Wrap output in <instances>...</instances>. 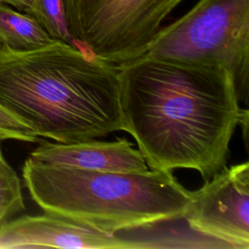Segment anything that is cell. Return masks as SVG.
Returning a JSON list of instances; mask_svg holds the SVG:
<instances>
[{"instance_id": "obj_1", "label": "cell", "mask_w": 249, "mask_h": 249, "mask_svg": "<svg viewBox=\"0 0 249 249\" xmlns=\"http://www.w3.org/2000/svg\"><path fill=\"white\" fill-rule=\"evenodd\" d=\"M118 66L124 131L149 168H191L205 181L226 166L240 109L228 69L145 54Z\"/></svg>"}, {"instance_id": "obj_2", "label": "cell", "mask_w": 249, "mask_h": 249, "mask_svg": "<svg viewBox=\"0 0 249 249\" xmlns=\"http://www.w3.org/2000/svg\"><path fill=\"white\" fill-rule=\"evenodd\" d=\"M0 105L56 142L124 130L119 66L60 41L31 51L0 46Z\"/></svg>"}, {"instance_id": "obj_3", "label": "cell", "mask_w": 249, "mask_h": 249, "mask_svg": "<svg viewBox=\"0 0 249 249\" xmlns=\"http://www.w3.org/2000/svg\"><path fill=\"white\" fill-rule=\"evenodd\" d=\"M22 178L44 212L110 234L183 219L192 197V192L165 170L95 171L28 157Z\"/></svg>"}, {"instance_id": "obj_4", "label": "cell", "mask_w": 249, "mask_h": 249, "mask_svg": "<svg viewBox=\"0 0 249 249\" xmlns=\"http://www.w3.org/2000/svg\"><path fill=\"white\" fill-rule=\"evenodd\" d=\"M145 55L228 69L239 102L249 98V0H198L160 27Z\"/></svg>"}, {"instance_id": "obj_5", "label": "cell", "mask_w": 249, "mask_h": 249, "mask_svg": "<svg viewBox=\"0 0 249 249\" xmlns=\"http://www.w3.org/2000/svg\"><path fill=\"white\" fill-rule=\"evenodd\" d=\"M184 0H65L78 48L120 65L143 55L163 20Z\"/></svg>"}, {"instance_id": "obj_6", "label": "cell", "mask_w": 249, "mask_h": 249, "mask_svg": "<svg viewBox=\"0 0 249 249\" xmlns=\"http://www.w3.org/2000/svg\"><path fill=\"white\" fill-rule=\"evenodd\" d=\"M183 219L228 248H249V162L224 167L192 192Z\"/></svg>"}, {"instance_id": "obj_7", "label": "cell", "mask_w": 249, "mask_h": 249, "mask_svg": "<svg viewBox=\"0 0 249 249\" xmlns=\"http://www.w3.org/2000/svg\"><path fill=\"white\" fill-rule=\"evenodd\" d=\"M133 249L145 243L89 228L58 215H24L0 228V249L26 248Z\"/></svg>"}, {"instance_id": "obj_8", "label": "cell", "mask_w": 249, "mask_h": 249, "mask_svg": "<svg viewBox=\"0 0 249 249\" xmlns=\"http://www.w3.org/2000/svg\"><path fill=\"white\" fill-rule=\"evenodd\" d=\"M32 159L54 165L87 170L144 173L149 171L142 154L124 137L113 142L94 139L61 143L39 140V145L29 155Z\"/></svg>"}, {"instance_id": "obj_9", "label": "cell", "mask_w": 249, "mask_h": 249, "mask_svg": "<svg viewBox=\"0 0 249 249\" xmlns=\"http://www.w3.org/2000/svg\"><path fill=\"white\" fill-rule=\"evenodd\" d=\"M0 41L16 51H31L56 40L29 14L17 12L0 3Z\"/></svg>"}, {"instance_id": "obj_10", "label": "cell", "mask_w": 249, "mask_h": 249, "mask_svg": "<svg viewBox=\"0 0 249 249\" xmlns=\"http://www.w3.org/2000/svg\"><path fill=\"white\" fill-rule=\"evenodd\" d=\"M54 40L77 47L69 30L65 0H32L28 11Z\"/></svg>"}, {"instance_id": "obj_11", "label": "cell", "mask_w": 249, "mask_h": 249, "mask_svg": "<svg viewBox=\"0 0 249 249\" xmlns=\"http://www.w3.org/2000/svg\"><path fill=\"white\" fill-rule=\"evenodd\" d=\"M23 210L25 204L19 177L4 157L0 144V228Z\"/></svg>"}, {"instance_id": "obj_12", "label": "cell", "mask_w": 249, "mask_h": 249, "mask_svg": "<svg viewBox=\"0 0 249 249\" xmlns=\"http://www.w3.org/2000/svg\"><path fill=\"white\" fill-rule=\"evenodd\" d=\"M7 139L29 143L39 142V137L31 127L0 105V140Z\"/></svg>"}, {"instance_id": "obj_13", "label": "cell", "mask_w": 249, "mask_h": 249, "mask_svg": "<svg viewBox=\"0 0 249 249\" xmlns=\"http://www.w3.org/2000/svg\"><path fill=\"white\" fill-rule=\"evenodd\" d=\"M249 113L247 109H239L238 114V122L237 124L241 126V131L243 135V141L245 143V147H248V124H249Z\"/></svg>"}, {"instance_id": "obj_14", "label": "cell", "mask_w": 249, "mask_h": 249, "mask_svg": "<svg viewBox=\"0 0 249 249\" xmlns=\"http://www.w3.org/2000/svg\"><path fill=\"white\" fill-rule=\"evenodd\" d=\"M0 3L2 4H9L17 8L18 11L28 13L32 0H0Z\"/></svg>"}, {"instance_id": "obj_15", "label": "cell", "mask_w": 249, "mask_h": 249, "mask_svg": "<svg viewBox=\"0 0 249 249\" xmlns=\"http://www.w3.org/2000/svg\"><path fill=\"white\" fill-rule=\"evenodd\" d=\"M1 45H2V43H1V41H0V46H1Z\"/></svg>"}]
</instances>
